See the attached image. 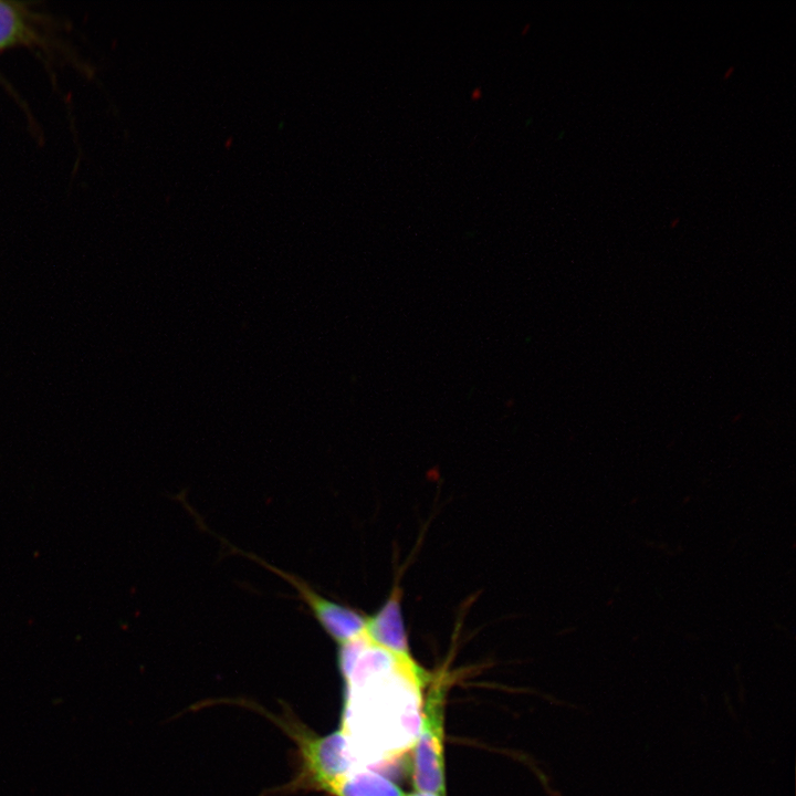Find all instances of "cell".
I'll list each match as a JSON object with an SVG mask.
<instances>
[{
  "label": "cell",
  "instance_id": "3957f363",
  "mask_svg": "<svg viewBox=\"0 0 796 796\" xmlns=\"http://www.w3.org/2000/svg\"><path fill=\"white\" fill-rule=\"evenodd\" d=\"M271 569L297 589L315 619L335 642L344 645L364 632L367 615L363 611L321 596L306 583L295 578L293 575L281 572L275 567H271Z\"/></svg>",
  "mask_w": 796,
  "mask_h": 796
},
{
  "label": "cell",
  "instance_id": "9c48e42d",
  "mask_svg": "<svg viewBox=\"0 0 796 796\" xmlns=\"http://www.w3.org/2000/svg\"><path fill=\"white\" fill-rule=\"evenodd\" d=\"M734 71V66H730L724 73V78L729 77Z\"/></svg>",
  "mask_w": 796,
  "mask_h": 796
},
{
  "label": "cell",
  "instance_id": "6da1fadb",
  "mask_svg": "<svg viewBox=\"0 0 796 796\" xmlns=\"http://www.w3.org/2000/svg\"><path fill=\"white\" fill-rule=\"evenodd\" d=\"M338 662L348 684L358 754L368 764L387 767L417 741L429 675L412 657L375 645L365 632L339 646Z\"/></svg>",
  "mask_w": 796,
  "mask_h": 796
},
{
  "label": "cell",
  "instance_id": "7a4b0ae2",
  "mask_svg": "<svg viewBox=\"0 0 796 796\" xmlns=\"http://www.w3.org/2000/svg\"><path fill=\"white\" fill-rule=\"evenodd\" d=\"M446 679L440 675L423 701L421 726L415 743L412 781L418 792L446 796L443 708Z\"/></svg>",
  "mask_w": 796,
  "mask_h": 796
},
{
  "label": "cell",
  "instance_id": "5b68a950",
  "mask_svg": "<svg viewBox=\"0 0 796 796\" xmlns=\"http://www.w3.org/2000/svg\"><path fill=\"white\" fill-rule=\"evenodd\" d=\"M39 39L32 18L18 3L0 1V51Z\"/></svg>",
  "mask_w": 796,
  "mask_h": 796
},
{
  "label": "cell",
  "instance_id": "ba28073f",
  "mask_svg": "<svg viewBox=\"0 0 796 796\" xmlns=\"http://www.w3.org/2000/svg\"><path fill=\"white\" fill-rule=\"evenodd\" d=\"M480 96H481V90H480V88H475V90L473 91V93H472V98H473V100H479Z\"/></svg>",
  "mask_w": 796,
  "mask_h": 796
},
{
  "label": "cell",
  "instance_id": "277c9868",
  "mask_svg": "<svg viewBox=\"0 0 796 796\" xmlns=\"http://www.w3.org/2000/svg\"><path fill=\"white\" fill-rule=\"evenodd\" d=\"M402 590L394 585L380 608L367 616L365 635L375 645L400 657H412L401 609Z\"/></svg>",
  "mask_w": 796,
  "mask_h": 796
},
{
  "label": "cell",
  "instance_id": "8992f818",
  "mask_svg": "<svg viewBox=\"0 0 796 796\" xmlns=\"http://www.w3.org/2000/svg\"><path fill=\"white\" fill-rule=\"evenodd\" d=\"M335 795L406 796L390 779L370 771H360L352 777H343L336 788Z\"/></svg>",
  "mask_w": 796,
  "mask_h": 796
},
{
  "label": "cell",
  "instance_id": "52a82bcc",
  "mask_svg": "<svg viewBox=\"0 0 796 796\" xmlns=\"http://www.w3.org/2000/svg\"><path fill=\"white\" fill-rule=\"evenodd\" d=\"M407 796H438V795L430 794V793L418 792V790H417V792H415V793H412V794H409V795H407Z\"/></svg>",
  "mask_w": 796,
  "mask_h": 796
}]
</instances>
